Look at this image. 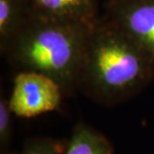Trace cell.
<instances>
[{"instance_id":"cell-11","label":"cell","mask_w":154,"mask_h":154,"mask_svg":"<svg viewBox=\"0 0 154 154\" xmlns=\"http://www.w3.org/2000/svg\"><path fill=\"white\" fill-rule=\"evenodd\" d=\"M0 154H14V153H12L10 150H6V151H0Z\"/></svg>"},{"instance_id":"cell-4","label":"cell","mask_w":154,"mask_h":154,"mask_svg":"<svg viewBox=\"0 0 154 154\" xmlns=\"http://www.w3.org/2000/svg\"><path fill=\"white\" fill-rule=\"evenodd\" d=\"M108 18L154 63V0H132L109 7Z\"/></svg>"},{"instance_id":"cell-3","label":"cell","mask_w":154,"mask_h":154,"mask_svg":"<svg viewBox=\"0 0 154 154\" xmlns=\"http://www.w3.org/2000/svg\"><path fill=\"white\" fill-rule=\"evenodd\" d=\"M64 93L52 78L35 71H18L9 103L14 116L32 118L57 110Z\"/></svg>"},{"instance_id":"cell-7","label":"cell","mask_w":154,"mask_h":154,"mask_svg":"<svg viewBox=\"0 0 154 154\" xmlns=\"http://www.w3.org/2000/svg\"><path fill=\"white\" fill-rule=\"evenodd\" d=\"M29 17L28 0H0V50Z\"/></svg>"},{"instance_id":"cell-9","label":"cell","mask_w":154,"mask_h":154,"mask_svg":"<svg viewBox=\"0 0 154 154\" xmlns=\"http://www.w3.org/2000/svg\"><path fill=\"white\" fill-rule=\"evenodd\" d=\"M14 115L10 106L9 99L4 96L0 98V151L10 150L13 135Z\"/></svg>"},{"instance_id":"cell-5","label":"cell","mask_w":154,"mask_h":154,"mask_svg":"<svg viewBox=\"0 0 154 154\" xmlns=\"http://www.w3.org/2000/svg\"><path fill=\"white\" fill-rule=\"evenodd\" d=\"M29 17L93 26L99 21V0H28Z\"/></svg>"},{"instance_id":"cell-10","label":"cell","mask_w":154,"mask_h":154,"mask_svg":"<svg viewBox=\"0 0 154 154\" xmlns=\"http://www.w3.org/2000/svg\"><path fill=\"white\" fill-rule=\"evenodd\" d=\"M129 1H132V0H108V5H109V7H110V6L118 5L124 3H128Z\"/></svg>"},{"instance_id":"cell-6","label":"cell","mask_w":154,"mask_h":154,"mask_svg":"<svg viewBox=\"0 0 154 154\" xmlns=\"http://www.w3.org/2000/svg\"><path fill=\"white\" fill-rule=\"evenodd\" d=\"M63 154H116L110 140L86 123L74 127Z\"/></svg>"},{"instance_id":"cell-8","label":"cell","mask_w":154,"mask_h":154,"mask_svg":"<svg viewBox=\"0 0 154 154\" xmlns=\"http://www.w3.org/2000/svg\"><path fill=\"white\" fill-rule=\"evenodd\" d=\"M68 139L51 137H33L23 144L18 154H63Z\"/></svg>"},{"instance_id":"cell-2","label":"cell","mask_w":154,"mask_h":154,"mask_svg":"<svg viewBox=\"0 0 154 154\" xmlns=\"http://www.w3.org/2000/svg\"><path fill=\"white\" fill-rule=\"evenodd\" d=\"M94 25L29 17L1 52L19 71L44 74L55 80L64 94H72L77 90L84 51Z\"/></svg>"},{"instance_id":"cell-1","label":"cell","mask_w":154,"mask_h":154,"mask_svg":"<svg viewBox=\"0 0 154 154\" xmlns=\"http://www.w3.org/2000/svg\"><path fill=\"white\" fill-rule=\"evenodd\" d=\"M153 72L152 60L115 22L99 19L88 36L77 90L114 106L140 93Z\"/></svg>"}]
</instances>
